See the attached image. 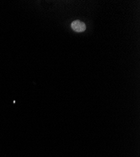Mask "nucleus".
<instances>
[{
  "instance_id": "f257e3e1",
  "label": "nucleus",
  "mask_w": 140,
  "mask_h": 157,
  "mask_svg": "<svg viewBox=\"0 0 140 157\" xmlns=\"http://www.w3.org/2000/svg\"><path fill=\"white\" fill-rule=\"evenodd\" d=\"M71 27L75 32H82L85 30L86 26L84 23H83L81 21L77 20V21H74L72 23Z\"/></svg>"
}]
</instances>
